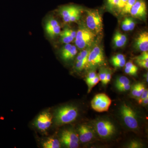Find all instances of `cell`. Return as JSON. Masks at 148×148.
I'll return each instance as SVG.
<instances>
[{"mask_svg":"<svg viewBox=\"0 0 148 148\" xmlns=\"http://www.w3.org/2000/svg\"><path fill=\"white\" fill-rule=\"evenodd\" d=\"M78 114V109L73 106H66L60 108L56 112L55 120L58 124H68L74 121Z\"/></svg>","mask_w":148,"mask_h":148,"instance_id":"3957f363","label":"cell"},{"mask_svg":"<svg viewBox=\"0 0 148 148\" xmlns=\"http://www.w3.org/2000/svg\"><path fill=\"white\" fill-rule=\"evenodd\" d=\"M125 58L124 55L122 54H118L117 55L114 56L112 58V62H115V61H120L122 59Z\"/></svg>","mask_w":148,"mask_h":148,"instance_id":"74e56055","label":"cell"},{"mask_svg":"<svg viewBox=\"0 0 148 148\" xmlns=\"http://www.w3.org/2000/svg\"><path fill=\"white\" fill-rule=\"evenodd\" d=\"M45 30L48 36L51 38H53L60 34L61 32V26L56 19L50 18L46 22Z\"/></svg>","mask_w":148,"mask_h":148,"instance_id":"30bf717a","label":"cell"},{"mask_svg":"<svg viewBox=\"0 0 148 148\" xmlns=\"http://www.w3.org/2000/svg\"><path fill=\"white\" fill-rule=\"evenodd\" d=\"M136 63L140 67L147 69L148 68V61L143 60H136Z\"/></svg>","mask_w":148,"mask_h":148,"instance_id":"d6a6232c","label":"cell"},{"mask_svg":"<svg viewBox=\"0 0 148 148\" xmlns=\"http://www.w3.org/2000/svg\"><path fill=\"white\" fill-rule=\"evenodd\" d=\"M122 29L125 32L129 31V26L127 23V18H125L122 23Z\"/></svg>","mask_w":148,"mask_h":148,"instance_id":"d590c367","label":"cell"},{"mask_svg":"<svg viewBox=\"0 0 148 148\" xmlns=\"http://www.w3.org/2000/svg\"><path fill=\"white\" fill-rule=\"evenodd\" d=\"M97 75L95 71H91L88 73L87 77H86V81L90 80L93 79L94 78L97 76Z\"/></svg>","mask_w":148,"mask_h":148,"instance_id":"60d3db41","label":"cell"},{"mask_svg":"<svg viewBox=\"0 0 148 148\" xmlns=\"http://www.w3.org/2000/svg\"><path fill=\"white\" fill-rule=\"evenodd\" d=\"M100 81V79H99L98 75H97L93 79L90 80L86 81V84H87L88 86V92H90L92 88L95 86L96 85L98 84Z\"/></svg>","mask_w":148,"mask_h":148,"instance_id":"44dd1931","label":"cell"},{"mask_svg":"<svg viewBox=\"0 0 148 148\" xmlns=\"http://www.w3.org/2000/svg\"><path fill=\"white\" fill-rule=\"evenodd\" d=\"M51 123L52 118L50 114L47 112H44L38 117L36 124L38 129L45 130L50 127Z\"/></svg>","mask_w":148,"mask_h":148,"instance_id":"8fae6325","label":"cell"},{"mask_svg":"<svg viewBox=\"0 0 148 148\" xmlns=\"http://www.w3.org/2000/svg\"><path fill=\"white\" fill-rule=\"evenodd\" d=\"M111 103L112 100L107 94L98 93L91 101V106L94 110L98 112H103L108 111Z\"/></svg>","mask_w":148,"mask_h":148,"instance_id":"5b68a950","label":"cell"},{"mask_svg":"<svg viewBox=\"0 0 148 148\" xmlns=\"http://www.w3.org/2000/svg\"><path fill=\"white\" fill-rule=\"evenodd\" d=\"M111 78H112V75H111L110 72L107 70L106 79H105V81H104V83L103 84L105 85L108 84L110 81Z\"/></svg>","mask_w":148,"mask_h":148,"instance_id":"f35d334b","label":"cell"},{"mask_svg":"<svg viewBox=\"0 0 148 148\" xmlns=\"http://www.w3.org/2000/svg\"><path fill=\"white\" fill-rule=\"evenodd\" d=\"M88 58V56L83 58L81 61H76V69L79 71H82L85 68L87 63Z\"/></svg>","mask_w":148,"mask_h":148,"instance_id":"7402d4cb","label":"cell"},{"mask_svg":"<svg viewBox=\"0 0 148 148\" xmlns=\"http://www.w3.org/2000/svg\"><path fill=\"white\" fill-rule=\"evenodd\" d=\"M72 45L70 43L66 44L61 50V57L63 60H65L66 56L69 54L72 48Z\"/></svg>","mask_w":148,"mask_h":148,"instance_id":"ffe728a7","label":"cell"},{"mask_svg":"<svg viewBox=\"0 0 148 148\" xmlns=\"http://www.w3.org/2000/svg\"><path fill=\"white\" fill-rule=\"evenodd\" d=\"M82 8L74 4L64 5L59 8V13L64 22L70 23L72 16L79 12L82 11Z\"/></svg>","mask_w":148,"mask_h":148,"instance_id":"9c48e42d","label":"cell"},{"mask_svg":"<svg viewBox=\"0 0 148 148\" xmlns=\"http://www.w3.org/2000/svg\"><path fill=\"white\" fill-rule=\"evenodd\" d=\"M147 97H148V90L147 89H145L143 93H142L141 96L139 98H138V101L139 104H141L142 101L145 98H147Z\"/></svg>","mask_w":148,"mask_h":148,"instance_id":"1f68e13d","label":"cell"},{"mask_svg":"<svg viewBox=\"0 0 148 148\" xmlns=\"http://www.w3.org/2000/svg\"><path fill=\"white\" fill-rule=\"evenodd\" d=\"M77 53V50L76 46L72 45L71 49L66 56L64 61H69L73 59L76 55Z\"/></svg>","mask_w":148,"mask_h":148,"instance_id":"603a6c76","label":"cell"},{"mask_svg":"<svg viewBox=\"0 0 148 148\" xmlns=\"http://www.w3.org/2000/svg\"><path fill=\"white\" fill-rule=\"evenodd\" d=\"M125 68H128V69H131V70H133L135 71L138 72V68L137 66H135V64H133L132 62L129 61L127 62V63H125Z\"/></svg>","mask_w":148,"mask_h":148,"instance_id":"4dcf8cb0","label":"cell"},{"mask_svg":"<svg viewBox=\"0 0 148 148\" xmlns=\"http://www.w3.org/2000/svg\"><path fill=\"white\" fill-rule=\"evenodd\" d=\"M127 0H119L118 5L117 8V10L119 12H121L123 9L125 5L126 4Z\"/></svg>","mask_w":148,"mask_h":148,"instance_id":"f546056e","label":"cell"},{"mask_svg":"<svg viewBox=\"0 0 148 148\" xmlns=\"http://www.w3.org/2000/svg\"><path fill=\"white\" fill-rule=\"evenodd\" d=\"M147 3L145 0H136L130 11V15L134 18L143 19L147 14Z\"/></svg>","mask_w":148,"mask_h":148,"instance_id":"ba28073f","label":"cell"},{"mask_svg":"<svg viewBox=\"0 0 148 148\" xmlns=\"http://www.w3.org/2000/svg\"><path fill=\"white\" fill-rule=\"evenodd\" d=\"M106 4L110 10L116 9L119 0H106Z\"/></svg>","mask_w":148,"mask_h":148,"instance_id":"cb8c5ba5","label":"cell"},{"mask_svg":"<svg viewBox=\"0 0 148 148\" xmlns=\"http://www.w3.org/2000/svg\"><path fill=\"white\" fill-rule=\"evenodd\" d=\"M130 88H131V86H130V84H129L123 85L117 88L120 91H126L130 90Z\"/></svg>","mask_w":148,"mask_h":148,"instance_id":"8d00e7d4","label":"cell"},{"mask_svg":"<svg viewBox=\"0 0 148 148\" xmlns=\"http://www.w3.org/2000/svg\"><path fill=\"white\" fill-rule=\"evenodd\" d=\"M145 89V86L143 84L141 83H138V91L136 97L139 98L141 96V95H142V93L144 92Z\"/></svg>","mask_w":148,"mask_h":148,"instance_id":"f1b7e54d","label":"cell"},{"mask_svg":"<svg viewBox=\"0 0 148 148\" xmlns=\"http://www.w3.org/2000/svg\"><path fill=\"white\" fill-rule=\"evenodd\" d=\"M97 35L88 29L86 25H81L76 32L75 38L76 46L79 49L89 48L94 42Z\"/></svg>","mask_w":148,"mask_h":148,"instance_id":"6da1fadb","label":"cell"},{"mask_svg":"<svg viewBox=\"0 0 148 148\" xmlns=\"http://www.w3.org/2000/svg\"><path fill=\"white\" fill-rule=\"evenodd\" d=\"M142 54L138 56H136L135 58L136 60H143V61H148V51L143 52Z\"/></svg>","mask_w":148,"mask_h":148,"instance_id":"4316f807","label":"cell"},{"mask_svg":"<svg viewBox=\"0 0 148 148\" xmlns=\"http://www.w3.org/2000/svg\"><path fill=\"white\" fill-rule=\"evenodd\" d=\"M79 140L82 143H86L90 142L94 137L93 132L89 126L86 125H81L79 129Z\"/></svg>","mask_w":148,"mask_h":148,"instance_id":"7c38bea8","label":"cell"},{"mask_svg":"<svg viewBox=\"0 0 148 148\" xmlns=\"http://www.w3.org/2000/svg\"><path fill=\"white\" fill-rule=\"evenodd\" d=\"M128 148H138L142 147L141 143L137 141H132L130 143L128 146Z\"/></svg>","mask_w":148,"mask_h":148,"instance_id":"e575fe53","label":"cell"},{"mask_svg":"<svg viewBox=\"0 0 148 148\" xmlns=\"http://www.w3.org/2000/svg\"><path fill=\"white\" fill-rule=\"evenodd\" d=\"M105 61V56L102 48L99 46H95L90 50L88 56L86 69L94 68L101 66Z\"/></svg>","mask_w":148,"mask_h":148,"instance_id":"8992f818","label":"cell"},{"mask_svg":"<svg viewBox=\"0 0 148 148\" xmlns=\"http://www.w3.org/2000/svg\"><path fill=\"white\" fill-rule=\"evenodd\" d=\"M113 40L114 44L116 47H121L124 46L126 44V43L120 38L116 34L114 36Z\"/></svg>","mask_w":148,"mask_h":148,"instance_id":"d4e9b609","label":"cell"},{"mask_svg":"<svg viewBox=\"0 0 148 148\" xmlns=\"http://www.w3.org/2000/svg\"><path fill=\"white\" fill-rule=\"evenodd\" d=\"M130 83L129 79L125 76L120 77L116 81L115 86L117 88L123 85L129 84Z\"/></svg>","mask_w":148,"mask_h":148,"instance_id":"d6986e66","label":"cell"},{"mask_svg":"<svg viewBox=\"0 0 148 148\" xmlns=\"http://www.w3.org/2000/svg\"><path fill=\"white\" fill-rule=\"evenodd\" d=\"M148 104V97L147 98H145V99L142 101V103L141 104H142L143 106H147Z\"/></svg>","mask_w":148,"mask_h":148,"instance_id":"ee69618b","label":"cell"},{"mask_svg":"<svg viewBox=\"0 0 148 148\" xmlns=\"http://www.w3.org/2000/svg\"><path fill=\"white\" fill-rule=\"evenodd\" d=\"M136 0H127L126 4L123 9L121 13L122 14H127L130 13V10L135 3Z\"/></svg>","mask_w":148,"mask_h":148,"instance_id":"ac0fdd59","label":"cell"},{"mask_svg":"<svg viewBox=\"0 0 148 148\" xmlns=\"http://www.w3.org/2000/svg\"><path fill=\"white\" fill-rule=\"evenodd\" d=\"M43 147L45 148H59L61 146L57 139L49 138L43 143Z\"/></svg>","mask_w":148,"mask_h":148,"instance_id":"2e32d148","label":"cell"},{"mask_svg":"<svg viewBox=\"0 0 148 148\" xmlns=\"http://www.w3.org/2000/svg\"><path fill=\"white\" fill-rule=\"evenodd\" d=\"M138 83L134 85L132 87V91H131V93L132 96L134 97H136L137 93H138Z\"/></svg>","mask_w":148,"mask_h":148,"instance_id":"ab89813d","label":"cell"},{"mask_svg":"<svg viewBox=\"0 0 148 148\" xmlns=\"http://www.w3.org/2000/svg\"><path fill=\"white\" fill-rule=\"evenodd\" d=\"M95 127L98 135L103 138L112 136L115 131L114 125L109 121H100L96 123Z\"/></svg>","mask_w":148,"mask_h":148,"instance_id":"52a82bcc","label":"cell"},{"mask_svg":"<svg viewBox=\"0 0 148 148\" xmlns=\"http://www.w3.org/2000/svg\"><path fill=\"white\" fill-rule=\"evenodd\" d=\"M125 72L126 74L131 75H135L137 73V72L131 70V69H128V68H125Z\"/></svg>","mask_w":148,"mask_h":148,"instance_id":"b9f144b4","label":"cell"},{"mask_svg":"<svg viewBox=\"0 0 148 148\" xmlns=\"http://www.w3.org/2000/svg\"><path fill=\"white\" fill-rule=\"evenodd\" d=\"M86 12V26L95 34L101 33L103 31V27L101 14L97 10H88Z\"/></svg>","mask_w":148,"mask_h":148,"instance_id":"7a4b0ae2","label":"cell"},{"mask_svg":"<svg viewBox=\"0 0 148 148\" xmlns=\"http://www.w3.org/2000/svg\"><path fill=\"white\" fill-rule=\"evenodd\" d=\"M135 47L142 51H148V33L147 32H142L139 34L135 40Z\"/></svg>","mask_w":148,"mask_h":148,"instance_id":"4fadbf2b","label":"cell"},{"mask_svg":"<svg viewBox=\"0 0 148 148\" xmlns=\"http://www.w3.org/2000/svg\"><path fill=\"white\" fill-rule=\"evenodd\" d=\"M125 63H126V61H125V58L122 59L120 61L112 62L114 66L117 68H121L123 67L125 65Z\"/></svg>","mask_w":148,"mask_h":148,"instance_id":"83f0119b","label":"cell"},{"mask_svg":"<svg viewBox=\"0 0 148 148\" xmlns=\"http://www.w3.org/2000/svg\"><path fill=\"white\" fill-rule=\"evenodd\" d=\"M116 34L118 36V37H119L123 41H124V42H125V43L127 42V37H126L125 35L123 34H122L121 33L119 32H116Z\"/></svg>","mask_w":148,"mask_h":148,"instance_id":"7bdbcfd3","label":"cell"},{"mask_svg":"<svg viewBox=\"0 0 148 148\" xmlns=\"http://www.w3.org/2000/svg\"><path fill=\"white\" fill-rule=\"evenodd\" d=\"M146 80V81L147 82H148V73L146 74L145 76Z\"/></svg>","mask_w":148,"mask_h":148,"instance_id":"f6af8a7d","label":"cell"},{"mask_svg":"<svg viewBox=\"0 0 148 148\" xmlns=\"http://www.w3.org/2000/svg\"><path fill=\"white\" fill-rule=\"evenodd\" d=\"M107 70L106 69H102L100 70L99 74V79L102 83H104L105 79H106V73H107Z\"/></svg>","mask_w":148,"mask_h":148,"instance_id":"484cf974","label":"cell"},{"mask_svg":"<svg viewBox=\"0 0 148 148\" xmlns=\"http://www.w3.org/2000/svg\"><path fill=\"white\" fill-rule=\"evenodd\" d=\"M61 137L67 138L77 143H78L79 141V135L73 131L70 130H64L61 134Z\"/></svg>","mask_w":148,"mask_h":148,"instance_id":"9a60e30c","label":"cell"},{"mask_svg":"<svg viewBox=\"0 0 148 148\" xmlns=\"http://www.w3.org/2000/svg\"><path fill=\"white\" fill-rule=\"evenodd\" d=\"M60 40L64 44H69L74 40L76 36V32L73 29L66 28L60 33Z\"/></svg>","mask_w":148,"mask_h":148,"instance_id":"5bb4252c","label":"cell"},{"mask_svg":"<svg viewBox=\"0 0 148 148\" xmlns=\"http://www.w3.org/2000/svg\"><path fill=\"white\" fill-rule=\"evenodd\" d=\"M127 23L129 26V31H132L135 27V22L132 18H127Z\"/></svg>","mask_w":148,"mask_h":148,"instance_id":"836d02e7","label":"cell"},{"mask_svg":"<svg viewBox=\"0 0 148 148\" xmlns=\"http://www.w3.org/2000/svg\"><path fill=\"white\" fill-rule=\"evenodd\" d=\"M61 141L66 147L70 148H77L78 147V143L74 142L67 138L61 137Z\"/></svg>","mask_w":148,"mask_h":148,"instance_id":"e0dca14e","label":"cell"},{"mask_svg":"<svg viewBox=\"0 0 148 148\" xmlns=\"http://www.w3.org/2000/svg\"><path fill=\"white\" fill-rule=\"evenodd\" d=\"M120 112L122 118L126 126L130 129H137L138 127V121L136 113L132 108L124 103L122 105Z\"/></svg>","mask_w":148,"mask_h":148,"instance_id":"277c9868","label":"cell"}]
</instances>
